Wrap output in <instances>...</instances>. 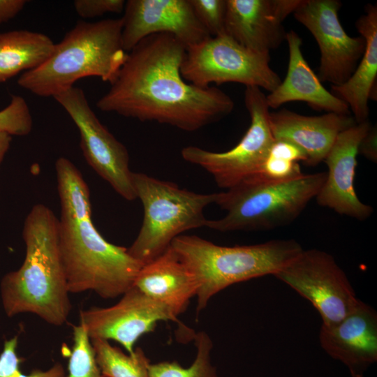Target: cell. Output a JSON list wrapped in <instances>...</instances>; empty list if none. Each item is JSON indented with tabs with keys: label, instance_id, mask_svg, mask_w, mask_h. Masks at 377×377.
Returning <instances> with one entry per match:
<instances>
[{
	"label": "cell",
	"instance_id": "cell-1",
	"mask_svg": "<svg viewBox=\"0 0 377 377\" xmlns=\"http://www.w3.org/2000/svg\"><path fill=\"white\" fill-rule=\"evenodd\" d=\"M186 49L170 34L145 38L127 52L96 106L103 112L187 132L222 119L233 110L234 101L217 87L201 88L183 78Z\"/></svg>",
	"mask_w": 377,
	"mask_h": 377
},
{
	"label": "cell",
	"instance_id": "cell-2",
	"mask_svg": "<svg viewBox=\"0 0 377 377\" xmlns=\"http://www.w3.org/2000/svg\"><path fill=\"white\" fill-rule=\"evenodd\" d=\"M55 170L61 203L58 244L70 293L92 291L103 299L121 296L133 286L143 264L96 228L89 189L77 168L60 157Z\"/></svg>",
	"mask_w": 377,
	"mask_h": 377
},
{
	"label": "cell",
	"instance_id": "cell-3",
	"mask_svg": "<svg viewBox=\"0 0 377 377\" xmlns=\"http://www.w3.org/2000/svg\"><path fill=\"white\" fill-rule=\"evenodd\" d=\"M57 228L58 219L48 207L33 206L22 230L24 261L1 281V302L7 316L31 313L56 327L67 321L72 304Z\"/></svg>",
	"mask_w": 377,
	"mask_h": 377
},
{
	"label": "cell",
	"instance_id": "cell-4",
	"mask_svg": "<svg viewBox=\"0 0 377 377\" xmlns=\"http://www.w3.org/2000/svg\"><path fill=\"white\" fill-rule=\"evenodd\" d=\"M122 19L79 21L55 43L47 59L25 72L18 85L40 97H56L80 79L98 77L111 83L126 60L121 43Z\"/></svg>",
	"mask_w": 377,
	"mask_h": 377
},
{
	"label": "cell",
	"instance_id": "cell-5",
	"mask_svg": "<svg viewBox=\"0 0 377 377\" xmlns=\"http://www.w3.org/2000/svg\"><path fill=\"white\" fill-rule=\"evenodd\" d=\"M170 246L195 278L197 313L220 291L237 283L274 275L303 250L293 239L226 246L188 235L177 237Z\"/></svg>",
	"mask_w": 377,
	"mask_h": 377
},
{
	"label": "cell",
	"instance_id": "cell-6",
	"mask_svg": "<svg viewBox=\"0 0 377 377\" xmlns=\"http://www.w3.org/2000/svg\"><path fill=\"white\" fill-rule=\"evenodd\" d=\"M326 175V172L303 174L283 182L247 178L218 193L215 204L226 214L219 219H207L205 226L226 232L269 230L287 226L316 198Z\"/></svg>",
	"mask_w": 377,
	"mask_h": 377
},
{
	"label": "cell",
	"instance_id": "cell-7",
	"mask_svg": "<svg viewBox=\"0 0 377 377\" xmlns=\"http://www.w3.org/2000/svg\"><path fill=\"white\" fill-rule=\"evenodd\" d=\"M133 182L143 207V219L127 249L143 265L164 252L184 232L205 227L204 210L218 198V193H195L142 172H133Z\"/></svg>",
	"mask_w": 377,
	"mask_h": 377
},
{
	"label": "cell",
	"instance_id": "cell-8",
	"mask_svg": "<svg viewBox=\"0 0 377 377\" xmlns=\"http://www.w3.org/2000/svg\"><path fill=\"white\" fill-rule=\"evenodd\" d=\"M269 61V54L250 50L225 34L187 47L181 74L186 82L201 88L237 82L271 92L281 80Z\"/></svg>",
	"mask_w": 377,
	"mask_h": 377
},
{
	"label": "cell",
	"instance_id": "cell-9",
	"mask_svg": "<svg viewBox=\"0 0 377 377\" xmlns=\"http://www.w3.org/2000/svg\"><path fill=\"white\" fill-rule=\"evenodd\" d=\"M244 105L250 125L234 147L223 152L196 146L181 150L184 161L205 170L219 187L226 190L259 172L274 141L269 123V108L261 89L246 87Z\"/></svg>",
	"mask_w": 377,
	"mask_h": 377
},
{
	"label": "cell",
	"instance_id": "cell-10",
	"mask_svg": "<svg viewBox=\"0 0 377 377\" xmlns=\"http://www.w3.org/2000/svg\"><path fill=\"white\" fill-rule=\"evenodd\" d=\"M273 276L308 300L325 327L341 320L360 301L345 272L323 250L303 249Z\"/></svg>",
	"mask_w": 377,
	"mask_h": 377
},
{
	"label": "cell",
	"instance_id": "cell-11",
	"mask_svg": "<svg viewBox=\"0 0 377 377\" xmlns=\"http://www.w3.org/2000/svg\"><path fill=\"white\" fill-rule=\"evenodd\" d=\"M54 98L77 126L88 164L123 198L137 199L128 150L97 118L83 90L74 86Z\"/></svg>",
	"mask_w": 377,
	"mask_h": 377
},
{
	"label": "cell",
	"instance_id": "cell-12",
	"mask_svg": "<svg viewBox=\"0 0 377 377\" xmlns=\"http://www.w3.org/2000/svg\"><path fill=\"white\" fill-rule=\"evenodd\" d=\"M341 7L338 0H302L293 13L311 32L319 47V80L332 86L347 81L365 47L363 37H352L343 28L338 16Z\"/></svg>",
	"mask_w": 377,
	"mask_h": 377
},
{
	"label": "cell",
	"instance_id": "cell-13",
	"mask_svg": "<svg viewBox=\"0 0 377 377\" xmlns=\"http://www.w3.org/2000/svg\"><path fill=\"white\" fill-rule=\"evenodd\" d=\"M177 318L165 305L132 286L112 306L81 310L79 323L91 340L116 341L128 354L133 355L142 336L153 332L158 322H178Z\"/></svg>",
	"mask_w": 377,
	"mask_h": 377
},
{
	"label": "cell",
	"instance_id": "cell-14",
	"mask_svg": "<svg viewBox=\"0 0 377 377\" xmlns=\"http://www.w3.org/2000/svg\"><path fill=\"white\" fill-rule=\"evenodd\" d=\"M123 12L121 43L126 52L156 34H172L186 48L211 36L196 17L190 0H128Z\"/></svg>",
	"mask_w": 377,
	"mask_h": 377
},
{
	"label": "cell",
	"instance_id": "cell-15",
	"mask_svg": "<svg viewBox=\"0 0 377 377\" xmlns=\"http://www.w3.org/2000/svg\"><path fill=\"white\" fill-rule=\"evenodd\" d=\"M371 126L367 120L339 134L323 161L327 167L326 178L315 198L320 206L360 221L374 212L370 205L360 201L354 186L359 145Z\"/></svg>",
	"mask_w": 377,
	"mask_h": 377
},
{
	"label": "cell",
	"instance_id": "cell-16",
	"mask_svg": "<svg viewBox=\"0 0 377 377\" xmlns=\"http://www.w3.org/2000/svg\"><path fill=\"white\" fill-rule=\"evenodd\" d=\"M302 0H227L226 34L246 48L269 54L286 40L283 22Z\"/></svg>",
	"mask_w": 377,
	"mask_h": 377
},
{
	"label": "cell",
	"instance_id": "cell-17",
	"mask_svg": "<svg viewBox=\"0 0 377 377\" xmlns=\"http://www.w3.org/2000/svg\"><path fill=\"white\" fill-rule=\"evenodd\" d=\"M318 338L323 350L341 362L352 377H364L377 361V313L360 300L341 320L321 325Z\"/></svg>",
	"mask_w": 377,
	"mask_h": 377
},
{
	"label": "cell",
	"instance_id": "cell-18",
	"mask_svg": "<svg viewBox=\"0 0 377 377\" xmlns=\"http://www.w3.org/2000/svg\"><path fill=\"white\" fill-rule=\"evenodd\" d=\"M269 123L274 140L295 145L306 156L304 164L316 166L325 160L339 134L356 121L350 114L306 116L282 109L269 112Z\"/></svg>",
	"mask_w": 377,
	"mask_h": 377
},
{
	"label": "cell",
	"instance_id": "cell-19",
	"mask_svg": "<svg viewBox=\"0 0 377 377\" xmlns=\"http://www.w3.org/2000/svg\"><path fill=\"white\" fill-rule=\"evenodd\" d=\"M289 59L283 81L266 96L269 108L276 109L284 103L303 101L317 111L349 114V107L327 90L311 68L302 51V40L294 30L286 33Z\"/></svg>",
	"mask_w": 377,
	"mask_h": 377
},
{
	"label": "cell",
	"instance_id": "cell-20",
	"mask_svg": "<svg viewBox=\"0 0 377 377\" xmlns=\"http://www.w3.org/2000/svg\"><path fill=\"white\" fill-rule=\"evenodd\" d=\"M133 286L165 305L177 317L186 311L198 291L193 274L170 246L142 265Z\"/></svg>",
	"mask_w": 377,
	"mask_h": 377
},
{
	"label": "cell",
	"instance_id": "cell-21",
	"mask_svg": "<svg viewBox=\"0 0 377 377\" xmlns=\"http://www.w3.org/2000/svg\"><path fill=\"white\" fill-rule=\"evenodd\" d=\"M364 10L355 23L365 41L364 54L347 81L331 87V93L348 105L356 123L368 120L369 101L377 98V6L368 3Z\"/></svg>",
	"mask_w": 377,
	"mask_h": 377
},
{
	"label": "cell",
	"instance_id": "cell-22",
	"mask_svg": "<svg viewBox=\"0 0 377 377\" xmlns=\"http://www.w3.org/2000/svg\"><path fill=\"white\" fill-rule=\"evenodd\" d=\"M55 43L47 35L29 30L0 33V83L45 62Z\"/></svg>",
	"mask_w": 377,
	"mask_h": 377
},
{
	"label": "cell",
	"instance_id": "cell-23",
	"mask_svg": "<svg viewBox=\"0 0 377 377\" xmlns=\"http://www.w3.org/2000/svg\"><path fill=\"white\" fill-rule=\"evenodd\" d=\"M97 364L103 377H149V358L141 348L133 355L104 339H91Z\"/></svg>",
	"mask_w": 377,
	"mask_h": 377
},
{
	"label": "cell",
	"instance_id": "cell-24",
	"mask_svg": "<svg viewBox=\"0 0 377 377\" xmlns=\"http://www.w3.org/2000/svg\"><path fill=\"white\" fill-rule=\"evenodd\" d=\"M196 356L188 367H182L176 361H164L148 367L149 377H219L211 362L213 341L205 331L194 336Z\"/></svg>",
	"mask_w": 377,
	"mask_h": 377
},
{
	"label": "cell",
	"instance_id": "cell-25",
	"mask_svg": "<svg viewBox=\"0 0 377 377\" xmlns=\"http://www.w3.org/2000/svg\"><path fill=\"white\" fill-rule=\"evenodd\" d=\"M67 377H103L97 364L91 339L80 324L73 327V345L68 355Z\"/></svg>",
	"mask_w": 377,
	"mask_h": 377
},
{
	"label": "cell",
	"instance_id": "cell-26",
	"mask_svg": "<svg viewBox=\"0 0 377 377\" xmlns=\"http://www.w3.org/2000/svg\"><path fill=\"white\" fill-rule=\"evenodd\" d=\"M17 345L18 335L5 340L0 353V377H67V372L60 362L45 370L35 369L29 374L23 373L21 364L24 358L17 353Z\"/></svg>",
	"mask_w": 377,
	"mask_h": 377
},
{
	"label": "cell",
	"instance_id": "cell-27",
	"mask_svg": "<svg viewBox=\"0 0 377 377\" xmlns=\"http://www.w3.org/2000/svg\"><path fill=\"white\" fill-rule=\"evenodd\" d=\"M33 126L29 108L20 96H13L9 105L0 111V130L10 135H26Z\"/></svg>",
	"mask_w": 377,
	"mask_h": 377
},
{
	"label": "cell",
	"instance_id": "cell-28",
	"mask_svg": "<svg viewBox=\"0 0 377 377\" xmlns=\"http://www.w3.org/2000/svg\"><path fill=\"white\" fill-rule=\"evenodd\" d=\"M195 14L211 36L226 34L227 0H190Z\"/></svg>",
	"mask_w": 377,
	"mask_h": 377
},
{
	"label": "cell",
	"instance_id": "cell-29",
	"mask_svg": "<svg viewBox=\"0 0 377 377\" xmlns=\"http://www.w3.org/2000/svg\"><path fill=\"white\" fill-rule=\"evenodd\" d=\"M302 175L299 163L268 154L259 172L249 178L265 182H283Z\"/></svg>",
	"mask_w": 377,
	"mask_h": 377
},
{
	"label": "cell",
	"instance_id": "cell-30",
	"mask_svg": "<svg viewBox=\"0 0 377 377\" xmlns=\"http://www.w3.org/2000/svg\"><path fill=\"white\" fill-rule=\"evenodd\" d=\"M124 0H75L73 7L77 14L84 18H94L106 13H120L124 11Z\"/></svg>",
	"mask_w": 377,
	"mask_h": 377
},
{
	"label": "cell",
	"instance_id": "cell-31",
	"mask_svg": "<svg viewBox=\"0 0 377 377\" xmlns=\"http://www.w3.org/2000/svg\"><path fill=\"white\" fill-rule=\"evenodd\" d=\"M269 154L299 163H304L306 156L303 151L295 145L285 140H274Z\"/></svg>",
	"mask_w": 377,
	"mask_h": 377
},
{
	"label": "cell",
	"instance_id": "cell-32",
	"mask_svg": "<svg viewBox=\"0 0 377 377\" xmlns=\"http://www.w3.org/2000/svg\"><path fill=\"white\" fill-rule=\"evenodd\" d=\"M367 160L377 161V130L376 126H371L367 133L361 140L358 147V154Z\"/></svg>",
	"mask_w": 377,
	"mask_h": 377
},
{
	"label": "cell",
	"instance_id": "cell-33",
	"mask_svg": "<svg viewBox=\"0 0 377 377\" xmlns=\"http://www.w3.org/2000/svg\"><path fill=\"white\" fill-rule=\"evenodd\" d=\"M27 2L24 0H0V25L18 15Z\"/></svg>",
	"mask_w": 377,
	"mask_h": 377
},
{
	"label": "cell",
	"instance_id": "cell-34",
	"mask_svg": "<svg viewBox=\"0 0 377 377\" xmlns=\"http://www.w3.org/2000/svg\"><path fill=\"white\" fill-rule=\"evenodd\" d=\"M12 135L8 133L0 130V165L9 149L12 140Z\"/></svg>",
	"mask_w": 377,
	"mask_h": 377
}]
</instances>
